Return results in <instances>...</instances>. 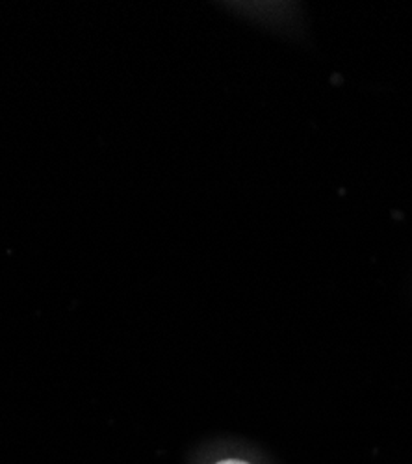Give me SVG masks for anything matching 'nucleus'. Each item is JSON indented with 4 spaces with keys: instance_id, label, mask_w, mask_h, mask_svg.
<instances>
[{
    "instance_id": "1",
    "label": "nucleus",
    "mask_w": 412,
    "mask_h": 464,
    "mask_svg": "<svg viewBox=\"0 0 412 464\" xmlns=\"http://www.w3.org/2000/svg\"><path fill=\"white\" fill-rule=\"evenodd\" d=\"M217 464H247L243 460H224V462H217Z\"/></svg>"
}]
</instances>
